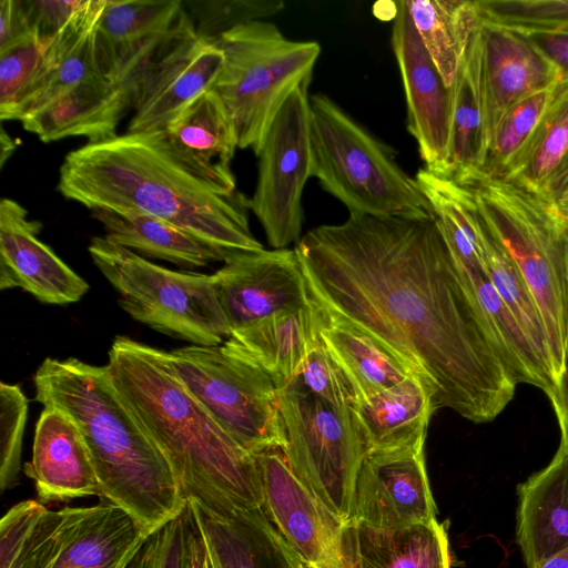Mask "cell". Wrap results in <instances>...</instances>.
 I'll list each match as a JSON object with an SVG mask.
<instances>
[{
  "label": "cell",
  "mask_w": 568,
  "mask_h": 568,
  "mask_svg": "<svg viewBox=\"0 0 568 568\" xmlns=\"http://www.w3.org/2000/svg\"><path fill=\"white\" fill-rule=\"evenodd\" d=\"M294 250L312 300L406 363L436 409L486 423L514 398L517 384L434 216L349 213Z\"/></svg>",
  "instance_id": "6da1fadb"
},
{
  "label": "cell",
  "mask_w": 568,
  "mask_h": 568,
  "mask_svg": "<svg viewBox=\"0 0 568 568\" xmlns=\"http://www.w3.org/2000/svg\"><path fill=\"white\" fill-rule=\"evenodd\" d=\"M105 366L123 404L169 463L186 499L222 515L262 508L254 455L185 388L168 352L118 336Z\"/></svg>",
  "instance_id": "7a4b0ae2"
},
{
  "label": "cell",
  "mask_w": 568,
  "mask_h": 568,
  "mask_svg": "<svg viewBox=\"0 0 568 568\" xmlns=\"http://www.w3.org/2000/svg\"><path fill=\"white\" fill-rule=\"evenodd\" d=\"M57 190L90 211L153 215L226 251L264 248L250 229V199L194 176L170 154L159 131L126 132L70 151Z\"/></svg>",
  "instance_id": "3957f363"
},
{
  "label": "cell",
  "mask_w": 568,
  "mask_h": 568,
  "mask_svg": "<svg viewBox=\"0 0 568 568\" xmlns=\"http://www.w3.org/2000/svg\"><path fill=\"white\" fill-rule=\"evenodd\" d=\"M33 381L36 399L78 426L100 497L124 509L146 536L184 510L172 468L123 404L106 366L48 357Z\"/></svg>",
  "instance_id": "277c9868"
},
{
  "label": "cell",
  "mask_w": 568,
  "mask_h": 568,
  "mask_svg": "<svg viewBox=\"0 0 568 568\" xmlns=\"http://www.w3.org/2000/svg\"><path fill=\"white\" fill-rule=\"evenodd\" d=\"M488 232L516 264L540 311L559 386L568 327V225L554 202L523 179L476 170L460 183Z\"/></svg>",
  "instance_id": "5b68a950"
},
{
  "label": "cell",
  "mask_w": 568,
  "mask_h": 568,
  "mask_svg": "<svg viewBox=\"0 0 568 568\" xmlns=\"http://www.w3.org/2000/svg\"><path fill=\"white\" fill-rule=\"evenodd\" d=\"M312 178L349 213L427 219L432 207L394 150L325 94L310 95Z\"/></svg>",
  "instance_id": "8992f818"
},
{
  "label": "cell",
  "mask_w": 568,
  "mask_h": 568,
  "mask_svg": "<svg viewBox=\"0 0 568 568\" xmlns=\"http://www.w3.org/2000/svg\"><path fill=\"white\" fill-rule=\"evenodd\" d=\"M225 61L213 88L229 110L239 148L257 155L266 132L321 53L316 41H295L266 20L237 26L216 39Z\"/></svg>",
  "instance_id": "52a82bcc"
},
{
  "label": "cell",
  "mask_w": 568,
  "mask_h": 568,
  "mask_svg": "<svg viewBox=\"0 0 568 568\" xmlns=\"http://www.w3.org/2000/svg\"><path fill=\"white\" fill-rule=\"evenodd\" d=\"M90 256L134 320L192 345L214 346L231 336L212 275L179 272L94 236Z\"/></svg>",
  "instance_id": "ba28073f"
},
{
  "label": "cell",
  "mask_w": 568,
  "mask_h": 568,
  "mask_svg": "<svg viewBox=\"0 0 568 568\" xmlns=\"http://www.w3.org/2000/svg\"><path fill=\"white\" fill-rule=\"evenodd\" d=\"M181 383L247 453L282 449L285 434L272 378L235 351L187 345L168 352Z\"/></svg>",
  "instance_id": "9c48e42d"
},
{
  "label": "cell",
  "mask_w": 568,
  "mask_h": 568,
  "mask_svg": "<svg viewBox=\"0 0 568 568\" xmlns=\"http://www.w3.org/2000/svg\"><path fill=\"white\" fill-rule=\"evenodd\" d=\"M285 445L281 449L303 484L345 525L354 519V497L364 459L351 420L296 383L277 389Z\"/></svg>",
  "instance_id": "30bf717a"
},
{
  "label": "cell",
  "mask_w": 568,
  "mask_h": 568,
  "mask_svg": "<svg viewBox=\"0 0 568 568\" xmlns=\"http://www.w3.org/2000/svg\"><path fill=\"white\" fill-rule=\"evenodd\" d=\"M311 79L304 80L291 93L271 123L256 155L257 182L250 209L275 250L298 242L302 231V195L312 178Z\"/></svg>",
  "instance_id": "8fae6325"
},
{
  "label": "cell",
  "mask_w": 568,
  "mask_h": 568,
  "mask_svg": "<svg viewBox=\"0 0 568 568\" xmlns=\"http://www.w3.org/2000/svg\"><path fill=\"white\" fill-rule=\"evenodd\" d=\"M196 34L180 0H106L95 48L102 74L135 93L145 74L169 52Z\"/></svg>",
  "instance_id": "7c38bea8"
},
{
  "label": "cell",
  "mask_w": 568,
  "mask_h": 568,
  "mask_svg": "<svg viewBox=\"0 0 568 568\" xmlns=\"http://www.w3.org/2000/svg\"><path fill=\"white\" fill-rule=\"evenodd\" d=\"M262 508L306 568H346L344 524L303 484L281 449L254 455Z\"/></svg>",
  "instance_id": "4fadbf2b"
},
{
  "label": "cell",
  "mask_w": 568,
  "mask_h": 568,
  "mask_svg": "<svg viewBox=\"0 0 568 568\" xmlns=\"http://www.w3.org/2000/svg\"><path fill=\"white\" fill-rule=\"evenodd\" d=\"M212 277L231 333L312 303L295 250L233 251Z\"/></svg>",
  "instance_id": "5bb4252c"
},
{
  "label": "cell",
  "mask_w": 568,
  "mask_h": 568,
  "mask_svg": "<svg viewBox=\"0 0 568 568\" xmlns=\"http://www.w3.org/2000/svg\"><path fill=\"white\" fill-rule=\"evenodd\" d=\"M392 45L407 104V129L425 169L438 174L449 139L452 90L427 52L404 0L396 1Z\"/></svg>",
  "instance_id": "9a60e30c"
},
{
  "label": "cell",
  "mask_w": 568,
  "mask_h": 568,
  "mask_svg": "<svg viewBox=\"0 0 568 568\" xmlns=\"http://www.w3.org/2000/svg\"><path fill=\"white\" fill-rule=\"evenodd\" d=\"M434 519L436 506L424 447L364 457L356 481L353 520L382 529H400Z\"/></svg>",
  "instance_id": "2e32d148"
},
{
  "label": "cell",
  "mask_w": 568,
  "mask_h": 568,
  "mask_svg": "<svg viewBox=\"0 0 568 568\" xmlns=\"http://www.w3.org/2000/svg\"><path fill=\"white\" fill-rule=\"evenodd\" d=\"M479 22L483 32L484 149L488 162L507 112L524 99L554 85L564 72L530 38Z\"/></svg>",
  "instance_id": "e0dca14e"
},
{
  "label": "cell",
  "mask_w": 568,
  "mask_h": 568,
  "mask_svg": "<svg viewBox=\"0 0 568 568\" xmlns=\"http://www.w3.org/2000/svg\"><path fill=\"white\" fill-rule=\"evenodd\" d=\"M225 61L215 39L197 33L161 59L140 82L126 132L165 129L184 109L212 90Z\"/></svg>",
  "instance_id": "ac0fdd59"
},
{
  "label": "cell",
  "mask_w": 568,
  "mask_h": 568,
  "mask_svg": "<svg viewBox=\"0 0 568 568\" xmlns=\"http://www.w3.org/2000/svg\"><path fill=\"white\" fill-rule=\"evenodd\" d=\"M41 224L17 201H0V288H21L47 304L79 301L89 284L39 240Z\"/></svg>",
  "instance_id": "d6986e66"
},
{
  "label": "cell",
  "mask_w": 568,
  "mask_h": 568,
  "mask_svg": "<svg viewBox=\"0 0 568 568\" xmlns=\"http://www.w3.org/2000/svg\"><path fill=\"white\" fill-rule=\"evenodd\" d=\"M159 132L170 154L194 176L225 192L237 190L232 171L236 129L216 91L203 93Z\"/></svg>",
  "instance_id": "ffe728a7"
},
{
  "label": "cell",
  "mask_w": 568,
  "mask_h": 568,
  "mask_svg": "<svg viewBox=\"0 0 568 568\" xmlns=\"http://www.w3.org/2000/svg\"><path fill=\"white\" fill-rule=\"evenodd\" d=\"M560 443L550 463L517 487L516 538L527 568L568 547V427L550 400Z\"/></svg>",
  "instance_id": "44dd1931"
},
{
  "label": "cell",
  "mask_w": 568,
  "mask_h": 568,
  "mask_svg": "<svg viewBox=\"0 0 568 568\" xmlns=\"http://www.w3.org/2000/svg\"><path fill=\"white\" fill-rule=\"evenodd\" d=\"M24 473L33 479L40 503L100 496L99 481L75 423L54 407L42 410Z\"/></svg>",
  "instance_id": "7402d4cb"
},
{
  "label": "cell",
  "mask_w": 568,
  "mask_h": 568,
  "mask_svg": "<svg viewBox=\"0 0 568 568\" xmlns=\"http://www.w3.org/2000/svg\"><path fill=\"white\" fill-rule=\"evenodd\" d=\"M212 568H294L298 557L263 508L215 513L186 499Z\"/></svg>",
  "instance_id": "603a6c76"
},
{
  "label": "cell",
  "mask_w": 568,
  "mask_h": 568,
  "mask_svg": "<svg viewBox=\"0 0 568 568\" xmlns=\"http://www.w3.org/2000/svg\"><path fill=\"white\" fill-rule=\"evenodd\" d=\"M59 511L52 568H124L148 537L124 509L106 500Z\"/></svg>",
  "instance_id": "cb8c5ba5"
},
{
  "label": "cell",
  "mask_w": 568,
  "mask_h": 568,
  "mask_svg": "<svg viewBox=\"0 0 568 568\" xmlns=\"http://www.w3.org/2000/svg\"><path fill=\"white\" fill-rule=\"evenodd\" d=\"M435 410L430 388L416 374L358 399L351 409V420L364 457L424 447L429 419Z\"/></svg>",
  "instance_id": "d4e9b609"
},
{
  "label": "cell",
  "mask_w": 568,
  "mask_h": 568,
  "mask_svg": "<svg viewBox=\"0 0 568 568\" xmlns=\"http://www.w3.org/2000/svg\"><path fill=\"white\" fill-rule=\"evenodd\" d=\"M134 92L105 77L91 79L67 95L21 121L26 131L49 143L83 136L97 143L116 136L118 126L133 109Z\"/></svg>",
  "instance_id": "484cf974"
},
{
  "label": "cell",
  "mask_w": 568,
  "mask_h": 568,
  "mask_svg": "<svg viewBox=\"0 0 568 568\" xmlns=\"http://www.w3.org/2000/svg\"><path fill=\"white\" fill-rule=\"evenodd\" d=\"M325 322L326 313L312 300L306 306L275 313L232 332L226 341L282 389L294 381L307 354L322 341Z\"/></svg>",
  "instance_id": "4316f807"
},
{
  "label": "cell",
  "mask_w": 568,
  "mask_h": 568,
  "mask_svg": "<svg viewBox=\"0 0 568 568\" xmlns=\"http://www.w3.org/2000/svg\"><path fill=\"white\" fill-rule=\"evenodd\" d=\"M346 568H450L446 525L437 519L400 529L353 520L343 527Z\"/></svg>",
  "instance_id": "83f0119b"
},
{
  "label": "cell",
  "mask_w": 568,
  "mask_h": 568,
  "mask_svg": "<svg viewBox=\"0 0 568 568\" xmlns=\"http://www.w3.org/2000/svg\"><path fill=\"white\" fill-rule=\"evenodd\" d=\"M483 32L478 22L452 90L449 139L439 176L460 182L469 173L484 170L485 97L481 83ZM433 173V172H432ZM435 174V173H434Z\"/></svg>",
  "instance_id": "f1b7e54d"
},
{
  "label": "cell",
  "mask_w": 568,
  "mask_h": 568,
  "mask_svg": "<svg viewBox=\"0 0 568 568\" xmlns=\"http://www.w3.org/2000/svg\"><path fill=\"white\" fill-rule=\"evenodd\" d=\"M105 231V237L143 257L202 267L224 262L233 251L213 246L164 220L134 210L91 211Z\"/></svg>",
  "instance_id": "f546056e"
},
{
  "label": "cell",
  "mask_w": 568,
  "mask_h": 568,
  "mask_svg": "<svg viewBox=\"0 0 568 568\" xmlns=\"http://www.w3.org/2000/svg\"><path fill=\"white\" fill-rule=\"evenodd\" d=\"M321 338L353 383L358 399L392 387L412 374V368L358 327L329 317Z\"/></svg>",
  "instance_id": "4dcf8cb0"
},
{
  "label": "cell",
  "mask_w": 568,
  "mask_h": 568,
  "mask_svg": "<svg viewBox=\"0 0 568 568\" xmlns=\"http://www.w3.org/2000/svg\"><path fill=\"white\" fill-rule=\"evenodd\" d=\"M404 1L445 85L450 88L478 22L475 1Z\"/></svg>",
  "instance_id": "1f68e13d"
},
{
  "label": "cell",
  "mask_w": 568,
  "mask_h": 568,
  "mask_svg": "<svg viewBox=\"0 0 568 568\" xmlns=\"http://www.w3.org/2000/svg\"><path fill=\"white\" fill-rule=\"evenodd\" d=\"M60 519L37 500L12 506L0 520V568H52Z\"/></svg>",
  "instance_id": "d6a6232c"
},
{
  "label": "cell",
  "mask_w": 568,
  "mask_h": 568,
  "mask_svg": "<svg viewBox=\"0 0 568 568\" xmlns=\"http://www.w3.org/2000/svg\"><path fill=\"white\" fill-rule=\"evenodd\" d=\"M479 223L486 274L541 361L552 373L557 385L549 341L537 303L514 261L488 232L480 217Z\"/></svg>",
  "instance_id": "836d02e7"
},
{
  "label": "cell",
  "mask_w": 568,
  "mask_h": 568,
  "mask_svg": "<svg viewBox=\"0 0 568 568\" xmlns=\"http://www.w3.org/2000/svg\"><path fill=\"white\" fill-rule=\"evenodd\" d=\"M568 151V73L554 84L549 101L529 142L506 179H523L541 189Z\"/></svg>",
  "instance_id": "e575fe53"
},
{
  "label": "cell",
  "mask_w": 568,
  "mask_h": 568,
  "mask_svg": "<svg viewBox=\"0 0 568 568\" xmlns=\"http://www.w3.org/2000/svg\"><path fill=\"white\" fill-rule=\"evenodd\" d=\"M481 22L526 37L568 34V0L475 1Z\"/></svg>",
  "instance_id": "d590c367"
},
{
  "label": "cell",
  "mask_w": 568,
  "mask_h": 568,
  "mask_svg": "<svg viewBox=\"0 0 568 568\" xmlns=\"http://www.w3.org/2000/svg\"><path fill=\"white\" fill-rule=\"evenodd\" d=\"M552 87L524 99L507 112L499 125L485 171L498 176L507 174L534 134Z\"/></svg>",
  "instance_id": "8d00e7d4"
},
{
  "label": "cell",
  "mask_w": 568,
  "mask_h": 568,
  "mask_svg": "<svg viewBox=\"0 0 568 568\" xmlns=\"http://www.w3.org/2000/svg\"><path fill=\"white\" fill-rule=\"evenodd\" d=\"M200 37L216 39L247 22L265 20L284 9L281 0H193L184 2Z\"/></svg>",
  "instance_id": "74e56055"
},
{
  "label": "cell",
  "mask_w": 568,
  "mask_h": 568,
  "mask_svg": "<svg viewBox=\"0 0 568 568\" xmlns=\"http://www.w3.org/2000/svg\"><path fill=\"white\" fill-rule=\"evenodd\" d=\"M293 382L341 412H351L358 400L353 383L323 341L307 354Z\"/></svg>",
  "instance_id": "f35d334b"
},
{
  "label": "cell",
  "mask_w": 568,
  "mask_h": 568,
  "mask_svg": "<svg viewBox=\"0 0 568 568\" xmlns=\"http://www.w3.org/2000/svg\"><path fill=\"white\" fill-rule=\"evenodd\" d=\"M28 400L18 385L0 384V488L18 484Z\"/></svg>",
  "instance_id": "ab89813d"
},
{
  "label": "cell",
  "mask_w": 568,
  "mask_h": 568,
  "mask_svg": "<svg viewBox=\"0 0 568 568\" xmlns=\"http://www.w3.org/2000/svg\"><path fill=\"white\" fill-rule=\"evenodd\" d=\"M191 514L184 510L150 534L125 568H184Z\"/></svg>",
  "instance_id": "60d3db41"
},
{
  "label": "cell",
  "mask_w": 568,
  "mask_h": 568,
  "mask_svg": "<svg viewBox=\"0 0 568 568\" xmlns=\"http://www.w3.org/2000/svg\"><path fill=\"white\" fill-rule=\"evenodd\" d=\"M49 40L30 36L0 49V116L10 110L29 83Z\"/></svg>",
  "instance_id": "b9f144b4"
},
{
  "label": "cell",
  "mask_w": 568,
  "mask_h": 568,
  "mask_svg": "<svg viewBox=\"0 0 568 568\" xmlns=\"http://www.w3.org/2000/svg\"><path fill=\"white\" fill-rule=\"evenodd\" d=\"M30 32L48 40L61 32L87 6L88 0H20Z\"/></svg>",
  "instance_id": "7bdbcfd3"
},
{
  "label": "cell",
  "mask_w": 568,
  "mask_h": 568,
  "mask_svg": "<svg viewBox=\"0 0 568 568\" xmlns=\"http://www.w3.org/2000/svg\"><path fill=\"white\" fill-rule=\"evenodd\" d=\"M33 36L28 27L20 0L0 1V49Z\"/></svg>",
  "instance_id": "ee69618b"
},
{
  "label": "cell",
  "mask_w": 568,
  "mask_h": 568,
  "mask_svg": "<svg viewBox=\"0 0 568 568\" xmlns=\"http://www.w3.org/2000/svg\"><path fill=\"white\" fill-rule=\"evenodd\" d=\"M528 38H530L564 73H568V34H538Z\"/></svg>",
  "instance_id": "f6af8a7d"
},
{
  "label": "cell",
  "mask_w": 568,
  "mask_h": 568,
  "mask_svg": "<svg viewBox=\"0 0 568 568\" xmlns=\"http://www.w3.org/2000/svg\"><path fill=\"white\" fill-rule=\"evenodd\" d=\"M184 568H212L202 536L191 517V529Z\"/></svg>",
  "instance_id": "bcb514c9"
},
{
  "label": "cell",
  "mask_w": 568,
  "mask_h": 568,
  "mask_svg": "<svg viewBox=\"0 0 568 568\" xmlns=\"http://www.w3.org/2000/svg\"><path fill=\"white\" fill-rule=\"evenodd\" d=\"M566 189H568V151L545 185L539 190L550 200H554Z\"/></svg>",
  "instance_id": "7dc6e473"
},
{
  "label": "cell",
  "mask_w": 568,
  "mask_h": 568,
  "mask_svg": "<svg viewBox=\"0 0 568 568\" xmlns=\"http://www.w3.org/2000/svg\"><path fill=\"white\" fill-rule=\"evenodd\" d=\"M567 250H568V241H567ZM550 400H555L559 404L562 409V413L566 418L567 427H568V327L566 335V346H565V364L564 372L560 378V383L557 392L549 396Z\"/></svg>",
  "instance_id": "c3c4849f"
},
{
  "label": "cell",
  "mask_w": 568,
  "mask_h": 568,
  "mask_svg": "<svg viewBox=\"0 0 568 568\" xmlns=\"http://www.w3.org/2000/svg\"><path fill=\"white\" fill-rule=\"evenodd\" d=\"M532 568H568V547L554 552Z\"/></svg>",
  "instance_id": "681fc988"
},
{
  "label": "cell",
  "mask_w": 568,
  "mask_h": 568,
  "mask_svg": "<svg viewBox=\"0 0 568 568\" xmlns=\"http://www.w3.org/2000/svg\"><path fill=\"white\" fill-rule=\"evenodd\" d=\"M0 145H1V156H0V163L1 168L4 165V162L8 160V158L12 154V152L16 149V141L12 140L3 128H1L0 133Z\"/></svg>",
  "instance_id": "f907efd6"
},
{
  "label": "cell",
  "mask_w": 568,
  "mask_h": 568,
  "mask_svg": "<svg viewBox=\"0 0 568 568\" xmlns=\"http://www.w3.org/2000/svg\"><path fill=\"white\" fill-rule=\"evenodd\" d=\"M551 201L558 214L568 223V189Z\"/></svg>",
  "instance_id": "816d5d0a"
},
{
  "label": "cell",
  "mask_w": 568,
  "mask_h": 568,
  "mask_svg": "<svg viewBox=\"0 0 568 568\" xmlns=\"http://www.w3.org/2000/svg\"><path fill=\"white\" fill-rule=\"evenodd\" d=\"M294 568H306V567L302 564V561L298 558L296 564H295V566H294Z\"/></svg>",
  "instance_id": "f5cc1de1"
},
{
  "label": "cell",
  "mask_w": 568,
  "mask_h": 568,
  "mask_svg": "<svg viewBox=\"0 0 568 568\" xmlns=\"http://www.w3.org/2000/svg\"><path fill=\"white\" fill-rule=\"evenodd\" d=\"M125 567H126V566H125ZM125 567H124V568H125Z\"/></svg>",
  "instance_id": "db71d44e"
}]
</instances>
